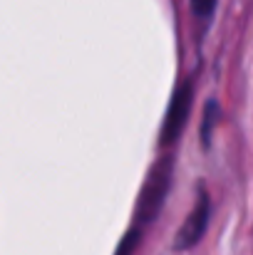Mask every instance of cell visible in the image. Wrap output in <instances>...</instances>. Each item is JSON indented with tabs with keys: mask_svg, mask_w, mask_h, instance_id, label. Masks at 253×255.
<instances>
[{
	"mask_svg": "<svg viewBox=\"0 0 253 255\" xmlns=\"http://www.w3.org/2000/svg\"><path fill=\"white\" fill-rule=\"evenodd\" d=\"M139 236H142V231L132 228V231H129V233L124 236V241H122V246H119L117 255H132V253H134V248H137V241H139Z\"/></svg>",
	"mask_w": 253,
	"mask_h": 255,
	"instance_id": "obj_4",
	"label": "cell"
},
{
	"mask_svg": "<svg viewBox=\"0 0 253 255\" xmlns=\"http://www.w3.org/2000/svg\"><path fill=\"white\" fill-rule=\"evenodd\" d=\"M214 7H216V0H191V10H194V15H199L201 20L211 17Z\"/></svg>",
	"mask_w": 253,
	"mask_h": 255,
	"instance_id": "obj_5",
	"label": "cell"
},
{
	"mask_svg": "<svg viewBox=\"0 0 253 255\" xmlns=\"http://www.w3.org/2000/svg\"><path fill=\"white\" fill-rule=\"evenodd\" d=\"M209 216H211V201H209V193L201 188V191H199V198H196V203H194V211L186 216L184 226L179 228V236H176V241H174V248H176V251L194 248V246L201 241V236H204V231H206V226H209Z\"/></svg>",
	"mask_w": 253,
	"mask_h": 255,
	"instance_id": "obj_2",
	"label": "cell"
},
{
	"mask_svg": "<svg viewBox=\"0 0 253 255\" xmlns=\"http://www.w3.org/2000/svg\"><path fill=\"white\" fill-rule=\"evenodd\" d=\"M219 107H216V102H209V107H206V114H204V127H201V141H204V146H209V136H211V114L216 112Z\"/></svg>",
	"mask_w": 253,
	"mask_h": 255,
	"instance_id": "obj_6",
	"label": "cell"
},
{
	"mask_svg": "<svg viewBox=\"0 0 253 255\" xmlns=\"http://www.w3.org/2000/svg\"><path fill=\"white\" fill-rule=\"evenodd\" d=\"M191 99H194V85L191 82H184L176 89V94L171 97L169 112L164 117V127H162V144L164 146L174 144V139L181 134L186 117H189V109H191Z\"/></svg>",
	"mask_w": 253,
	"mask_h": 255,
	"instance_id": "obj_3",
	"label": "cell"
},
{
	"mask_svg": "<svg viewBox=\"0 0 253 255\" xmlns=\"http://www.w3.org/2000/svg\"><path fill=\"white\" fill-rule=\"evenodd\" d=\"M169 183H171V161L164 159L159 161V166L152 171L144 191H142V198H139V208H137V221H134V228L142 231L149 221H154V216L159 213L164 198H167Z\"/></svg>",
	"mask_w": 253,
	"mask_h": 255,
	"instance_id": "obj_1",
	"label": "cell"
}]
</instances>
